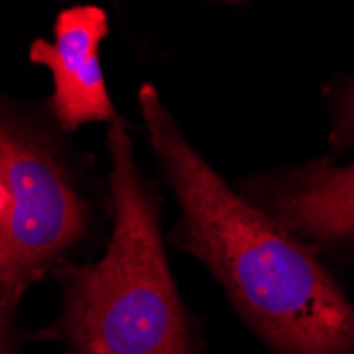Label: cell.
<instances>
[{
    "instance_id": "obj_1",
    "label": "cell",
    "mask_w": 354,
    "mask_h": 354,
    "mask_svg": "<svg viewBox=\"0 0 354 354\" xmlns=\"http://www.w3.org/2000/svg\"><path fill=\"white\" fill-rule=\"evenodd\" d=\"M136 104L178 210L166 242L214 278L272 354H354V301L335 270L238 196L183 132L155 83L138 87Z\"/></svg>"
},
{
    "instance_id": "obj_2",
    "label": "cell",
    "mask_w": 354,
    "mask_h": 354,
    "mask_svg": "<svg viewBox=\"0 0 354 354\" xmlns=\"http://www.w3.org/2000/svg\"><path fill=\"white\" fill-rule=\"evenodd\" d=\"M111 234L89 261L53 274L62 306L37 333L62 354H202L196 316L170 266L164 232V191L136 159L132 123L104 136Z\"/></svg>"
},
{
    "instance_id": "obj_3",
    "label": "cell",
    "mask_w": 354,
    "mask_h": 354,
    "mask_svg": "<svg viewBox=\"0 0 354 354\" xmlns=\"http://www.w3.org/2000/svg\"><path fill=\"white\" fill-rule=\"evenodd\" d=\"M111 234L106 174L45 111L0 89V295L89 261Z\"/></svg>"
},
{
    "instance_id": "obj_4",
    "label": "cell",
    "mask_w": 354,
    "mask_h": 354,
    "mask_svg": "<svg viewBox=\"0 0 354 354\" xmlns=\"http://www.w3.org/2000/svg\"><path fill=\"white\" fill-rule=\"evenodd\" d=\"M230 185L331 270L354 268V159L342 164L325 153Z\"/></svg>"
},
{
    "instance_id": "obj_5",
    "label": "cell",
    "mask_w": 354,
    "mask_h": 354,
    "mask_svg": "<svg viewBox=\"0 0 354 354\" xmlns=\"http://www.w3.org/2000/svg\"><path fill=\"white\" fill-rule=\"evenodd\" d=\"M111 32L109 13L98 5H73L53 21V39H35L28 59L51 75L45 111L64 132L75 136L83 125L127 123L111 98L102 68V45Z\"/></svg>"
},
{
    "instance_id": "obj_6",
    "label": "cell",
    "mask_w": 354,
    "mask_h": 354,
    "mask_svg": "<svg viewBox=\"0 0 354 354\" xmlns=\"http://www.w3.org/2000/svg\"><path fill=\"white\" fill-rule=\"evenodd\" d=\"M320 95L329 117L327 155L339 159L354 153V73L329 77L320 87Z\"/></svg>"
},
{
    "instance_id": "obj_7",
    "label": "cell",
    "mask_w": 354,
    "mask_h": 354,
    "mask_svg": "<svg viewBox=\"0 0 354 354\" xmlns=\"http://www.w3.org/2000/svg\"><path fill=\"white\" fill-rule=\"evenodd\" d=\"M21 299L0 295V354H24V327L19 318Z\"/></svg>"
}]
</instances>
